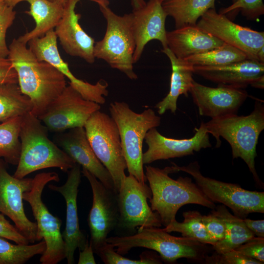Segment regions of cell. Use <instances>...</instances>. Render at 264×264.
Segmentation results:
<instances>
[{
  "instance_id": "6da1fadb",
  "label": "cell",
  "mask_w": 264,
  "mask_h": 264,
  "mask_svg": "<svg viewBox=\"0 0 264 264\" xmlns=\"http://www.w3.org/2000/svg\"><path fill=\"white\" fill-rule=\"evenodd\" d=\"M8 48L7 58L16 71L18 84L32 103L31 113L39 118L66 87V78L50 64L37 59L18 38Z\"/></svg>"
},
{
  "instance_id": "7a4b0ae2",
  "label": "cell",
  "mask_w": 264,
  "mask_h": 264,
  "mask_svg": "<svg viewBox=\"0 0 264 264\" xmlns=\"http://www.w3.org/2000/svg\"><path fill=\"white\" fill-rule=\"evenodd\" d=\"M145 169L152 192L151 208L158 213L164 227L176 220L178 210L184 205L198 204L212 210L215 208V203L206 197L191 178L179 176L174 179L169 176L177 173L173 165L163 169L148 165Z\"/></svg>"
},
{
  "instance_id": "3957f363",
  "label": "cell",
  "mask_w": 264,
  "mask_h": 264,
  "mask_svg": "<svg viewBox=\"0 0 264 264\" xmlns=\"http://www.w3.org/2000/svg\"><path fill=\"white\" fill-rule=\"evenodd\" d=\"M205 125L208 133L215 138L216 147L221 144L220 137L225 139L231 146L233 158H242L258 186L263 187L255 169V159L259 137L264 129V102L256 100L249 115H226L212 118Z\"/></svg>"
},
{
  "instance_id": "277c9868",
  "label": "cell",
  "mask_w": 264,
  "mask_h": 264,
  "mask_svg": "<svg viewBox=\"0 0 264 264\" xmlns=\"http://www.w3.org/2000/svg\"><path fill=\"white\" fill-rule=\"evenodd\" d=\"M47 131L31 112L22 117L21 151L14 177L22 178L32 172L49 168L67 173L76 163L48 138Z\"/></svg>"
},
{
  "instance_id": "5b68a950",
  "label": "cell",
  "mask_w": 264,
  "mask_h": 264,
  "mask_svg": "<svg viewBox=\"0 0 264 264\" xmlns=\"http://www.w3.org/2000/svg\"><path fill=\"white\" fill-rule=\"evenodd\" d=\"M98 5L107 22L103 39L95 43V58L106 62L131 80L137 79L133 70V56L135 47L132 14L120 16L109 7L107 0H93Z\"/></svg>"
},
{
  "instance_id": "8992f818",
  "label": "cell",
  "mask_w": 264,
  "mask_h": 264,
  "mask_svg": "<svg viewBox=\"0 0 264 264\" xmlns=\"http://www.w3.org/2000/svg\"><path fill=\"white\" fill-rule=\"evenodd\" d=\"M107 242L116 247V252L121 255L134 247L154 250L168 263L181 258L203 262L208 251L207 244L188 237L172 236L159 227L138 228L131 235L108 237Z\"/></svg>"
},
{
  "instance_id": "52a82bcc",
  "label": "cell",
  "mask_w": 264,
  "mask_h": 264,
  "mask_svg": "<svg viewBox=\"0 0 264 264\" xmlns=\"http://www.w3.org/2000/svg\"><path fill=\"white\" fill-rule=\"evenodd\" d=\"M109 111L118 127L129 174L145 184L147 179L143 163V141L149 130L160 125L161 118L151 109L136 113L124 102L111 103Z\"/></svg>"
},
{
  "instance_id": "ba28073f",
  "label": "cell",
  "mask_w": 264,
  "mask_h": 264,
  "mask_svg": "<svg viewBox=\"0 0 264 264\" xmlns=\"http://www.w3.org/2000/svg\"><path fill=\"white\" fill-rule=\"evenodd\" d=\"M59 180L58 175L55 172L38 174L33 178L31 190L23 194V199L30 205L36 220L37 242L43 240L46 244V249L40 259L41 264H57L66 258L61 232L62 221L49 212L42 198L45 185L51 181Z\"/></svg>"
},
{
  "instance_id": "9c48e42d",
  "label": "cell",
  "mask_w": 264,
  "mask_h": 264,
  "mask_svg": "<svg viewBox=\"0 0 264 264\" xmlns=\"http://www.w3.org/2000/svg\"><path fill=\"white\" fill-rule=\"evenodd\" d=\"M172 163L177 172L182 171L191 175L209 200L229 208L235 216L244 219L250 213H264V192L245 190L237 184L206 177L201 174L197 161L183 166Z\"/></svg>"
},
{
  "instance_id": "30bf717a",
  "label": "cell",
  "mask_w": 264,
  "mask_h": 264,
  "mask_svg": "<svg viewBox=\"0 0 264 264\" xmlns=\"http://www.w3.org/2000/svg\"><path fill=\"white\" fill-rule=\"evenodd\" d=\"M84 128L95 155L110 173L118 193L126 176L124 156L118 127L112 117L98 110L86 123Z\"/></svg>"
},
{
  "instance_id": "8fae6325",
  "label": "cell",
  "mask_w": 264,
  "mask_h": 264,
  "mask_svg": "<svg viewBox=\"0 0 264 264\" xmlns=\"http://www.w3.org/2000/svg\"><path fill=\"white\" fill-rule=\"evenodd\" d=\"M117 198L119 217L115 230L128 236L135 234L136 228L162 225L159 214L153 211L148 203V199L152 198L150 187L140 183L132 175L125 176Z\"/></svg>"
},
{
  "instance_id": "7c38bea8",
  "label": "cell",
  "mask_w": 264,
  "mask_h": 264,
  "mask_svg": "<svg viewBox=\"0 0 264 264\" xmlns=\"http://www.w3.org/2000/svg\"><path fill=\"white\" fill-rule=\"evenodd\" d=\"M92 192V204L88 218L89 242L95 254L107 243L109 234L117 228L119 217L117 193L108 188L93 175L82 168Z\"/></svg>"
},
{
  "instance_id": "4fadbf2b",
  "label": "cell",
  "mask_w": 264,
  "mask_h": 264,
  "mask_svg": "<svg viewBox=\"0 0 264 264\" xmlns=\"http://www.w3.org/2000/svg\"><path fill=\"white\" fill-rule=\"evenodd\" d=\"M100 105L85 99L69 84L38 118L48 130L56 132L84 127Z\"/></svg>"
},
{
  "instance_id": "5bb4252c",
  "label": "cell",
  "mask_w": 264,
  "mask_h": 264,
  "mask_svg": "<svg viewBox=\"0 0 264 264\" xmlns=\"http://www.w3.org/2000/svg\"><path fill=\"white\" fill-rule=\"evenodd\" d=\"M200 18L196 24L199 28L257 60V52L264 46V32L236 24L215 8L208 10Z\"/></svg>"
},
{
  "instance_id": "9a60e30c",
  "label": "cell",
  "mask_w": 264,
  "mask_h": 264,
  "mask_svg": "<svg viewBox=\"0 0 264 264\" xmlns=\"http://www.w3.org/2000/svg\"><path fill=\"white\" fill-rule=\"evenodd\" d=\"M33 178H18L10 175L0 159V213L9 218L30 243L37 242V226L26 217L23 194L31 190Z\"/></svg>"
},
{
  "instance_id": "2e32d148",
  "label": "cell",
  "mask_w": 264,
  "mask_h": 264,
  "mask_svg": "<svg viewBox=\"0 0 264 264\" xmlns=\"http://www.w3.org/2000/svg\"><path fill=\"white\" fill-rule=\"evenodd\" d=\"M29 48L40 61H45L58 69L69 80V84L86 99L100 105L106 102L104 96H107L108 84L100 80L95 84H91L77 78L70 70L68 64L60 55L57 38L54 29L47 32L43 37L30 40Z\"/></svg>"
},
{
  "instance_id": "e0dca14e",
  "label": "cell",
  "mask_w": 264,
  "mask_h": 264,
  "mask_svg": "<svg viewBox=\"0 0 264 264\" xmlns=\"http://www.w3.org/2000/svg\"><path fill=\"white\" fill-rule=\"evenodd\" d=\"M81 166L75 163L67 173L66 182L62 185L49 184L48 188L61 194L66 204V226L62 234L65 243V259L68 264H73L77 248L82 250L88 240L80 229L77 210L78 188L81 181Z\"/></svg>"
},
{
  "instance_id": "ac0fdd59",
  "label": "cell",
  "mask_w": 264,
  "mask_h": 264,
  "mask_svg": "<svg viewBox=\"0 0 264 264\" xmlns=\"http://www.w3.org/2000/svg\"><path fill=\"white\" fill-rule=\"evenodd\" d=\"M195 130L196 133L192 137L182 139L166 137L156 128L149 130L144 139L148 149L143 154V164L193 154L195 152L211 147L205 123L202 122L199 127Z\"/></svg>"
},
{
  "instance_id": "d6986e66",
  "label": "cell",
  "mask_w": 264,
  "mask_h": 264,
  "mask_svg": "<svg viewBox=\"0 0 264 264\" xmlns=\"http://www.w3.org/2000/svg\"><path fill=\"white\" fill-rule=\"evenodd\" d=\"M189 92L199 114L212 118L237 114L248 97L246 90L224 86L212 88L193 81Z\"/></svg>"
},
{
  "instance_id": "ffe728a7",
  "label": "cell",
  "mask_w": 264,
  "mask_h": 264,
  "mask_svg": "<svg viewBox=\"0 0 264 264\" xmlns=\"http://www.w3.org/2000/svg\"><path fill=\"white\" fill-rule=\"evenodd\" d=\"M80 0H66L62 17L54 30L66 53L92 64L95 60L93 53L95 42L79 22L81 15L76 13L75 8Z\"/></svg>"
},
{
  "instance_id": "44dd1931",
  "label": "cell",
  "mask_w": 264,
  "mask_h": 264,
  "mask_svg": "<svg viewBox=\"0 0 264 264\" xmlns=\"http://www.w3.org/2000/svg\"><path fill=\"white\" fill-rule=\"evenodd\" d=\"M132 26L135 47L134 64L140 59L146 44L152 40L160 42L163 48L167 47L165 21L167 17L162 3L149 0L142 7L132 9Z\"/></svg>"
},
{
  "instance_id": "7402d4cb",
  "label": "cell",
  "mask_w": 264,
  "mask_h": 264,
  "mask_svg": "<svg viewBox=\"0 0 264 264\" xmlns=\"http://www.w3.org/2000/svg\"><path fill=\"white\" fill-rule=\"evenodd\" d=\"M58 139L61 149L75 163L93 175L106 187L114 190L112 176L93 152L84 127L69 129L62 133Z\"/></svg>"
},
{
  "instance_id": "603a6c76",
  "label": "cell",
  "mask_w": 264,
  "mask_h": 264,
  "mask_svg": "<svg viewBox=\"0 0 264 264\" xmlns=\"http://www.w3.org/2000/svg\"><path fill=\"white\" fill-rule=\"evenodd\" d=\"M193 69L194 73L218 85L242 89L264 75V64L250 59L221 66H195Z\"/></svg>"
},
{
  "instance_id": "cb8c5ba5",
  "label": "cell",
  "mask_w": 264,
  "mask_h": 264,
  "mask_svg": "<svg viewBox=\"0 0 264 264\" xmlns=\"http://www.w3.org/2000/svg\"><path fill=\"white\" fill-rule=\"evenodd\" d=\"M166 38L167 47L177 58L182 59L209 51L224 43L196 25L167 31Z\"/></svg>"
},
{
  "instance_id": "d4e9b609",
  "label": "cell",
  "mask_w": 264,
  "mask_h": 264,
  "mask_svg": "<svg viewBox=\"0 0 264 264\" xmlns=\"http://www.w3.org/2000/svg\"><path fill=\"white\" fill-rule=\"evenodd\" d=\"M5 1L13 7L23 1L29 4L30 10L25 13L33 18L35 26L18 38L26 44L32 39L43 37L47 32L55 28L62 17L65 4L49 0H5Z\"/></svg>"
},
{
  "instance_id": "484cf974",
  "label": "cell",
  "mask_w": 264,
  "mask_h": 264,
  "mask_svg": "<svg viewBox=\"0 0 264 264\" xmlns=\"http://www.w3.org/2000/svg\"><path fill=\"white\" fill-rule=\"evenodd\" d=\"M162 52L167 56L171 64L170 88L167 95L155 105V108L159 114L168 110L175 113L178 97L182 94L188 96L194 80L193 66L185 60L177 58L168 47L163 48Z\"/></svg>"
},
{
  "instance_id": "4316f807",
  "label": "cell",
  "mask_w": 264,
  "mask_h": 264,
  "mask_svg": "<svg viewBox=\"0 0 264 264\" xmlns=\"http://www.w3.org/2000/svg\"><path fill=\"white\" fill-rule=\"evenodd\" d=\"M212 212L221 218L225 226L223 239L212 246L215 252L222 253L235 249L255 236L243 219L232 215L224 205L216 206Z\"/></svg>"
},
{
  "instance_id": "83f0119b",
  "label": "cell",
  "mask_w": 264,
  "mask_h": 264,
  "mask_svg": "<svg viewBox=\"0 0 264 264\" xmlns=\"http://www.w3.org/2000/svg\"><path fill=\"white\" fill-rule=\"evenodd\" d=\"M162 6L167 16L174 19L176 28H178L196 25L205 13L215 8V0H165Z\"/></svg>"
},
{
  "instance_id": "f1b7e54d",
  "label": "cell",
  "mask_w": 264,
  "mask_h": 264,
  "mask_svg": "<svg viewBox=\"0 0 264 264\" xmlns=\"http://www.w3.org/2000/svg\"><path fill=\"white\" fill-rule=\"evenodd\" d=\"M32 109L30 98L22 92L18 83L0 84V122L22 116Z\"/></svg>"
},
{
  "instance_id": "f546056e",
  "label": "cell",
  "mask_w": 264,
  "mask_h": 264,
  "mask_svg": "<svg viewBox=\"0 0 264 264\" xmlns=\"http://www.w3.org/2000/svg\"><path fill=\"white\" fill-rule=\"evenodd\" d=\"M22 117L17 116L0 124V159L17 165L21 154L20 131Z\"/></svg>"
},
{
  "instance_id": "4dcf8cb0",
  "label": "cell",
  "mask_w": 264,
  "mask_h": 264,
  "mask_svg": "<svg viewBox=\"0 0 264 264\" xmlns=\"http://www.w3.org/2000/svg\"><path fill=\"white\" fill-rule=\"evenodd\" d=\"M247 59H249L248 56L242 51L224 43L216 48L183 59L192 66H217Z\"/></svg>"
},
{
  "instance_id": "1f68e13d",
  "label": "cell",
  "mask_w": 264,
  "mask_h": 264,
  "mask_svg": "<svg viewBox=\"0 0 264 264\" xmlns=\"http://www.w3.org/2000/svg\"><path fill=\"white\" fill-rule=\"evenodd\" d=\"M182 222L176 220L162 228L168 232H179L182 237L195 239L201 243L214 245L216 242L210 237L202 222V215L198 211H187L183 213Z\"/></svg>"
},
{
  "instance_id": "d6a6232c",
  "label": "cell",
  "mask_w": 264,
  "mask_h": 264,
  "mask_svg": "<svg viewBox=\"0 0 264 264\" xmlns=\"http://www.w3.org/2000/svg\"><path fill=\"white\" fill-rule=\"evenodd\" d=\"M46 249L44 240L33 244H13L0 237V264H23Z\"/></svg>"
},
{
  "instance_id": "836d02e7",
  "label": "cell",
  "mask_w": 264,
  "mask_h": 264,
  "mask_svg": "<svg viewBox=\"0 0 264 264\" xmlns=\"http://www.w3.org/2000/svg\"><path fill=\"white\" fill-rule=\"evenodd\" d=\"M110 243H107L96 254L105 264H162L160 256L152 251H145L140 255V259L132 260L118 253Z\"/></svg>"
},
{
  "instance_id": "e575fe53",
  "label": "cell",
  "mask_w": 264,
  "mask_h": 264,
  "mask_svg": "<svg viewBox=\"0 0 264 264\" xmlns=\"http://www.w3.org/2000/svg\"><path fill=\"white\" fill-rule=\"evenodd\" d=\"M236 11L241 12L248 20H255L264 15V4L263 0H237L228 7L221 9L220 13L226 15Z\"/></svg>"
},
{
  "instance_id": "d590c367",
  "label": "cell",
  "mask_w": 264,
  "mask_h": 264,
  "mask_svg": "<svg viewBox=\"0 0 264 264\" xmlns=\"http://www.w3.org/2000/svg\"><path fill=\"white\" fill-rule=\"evenodd\" d=\"M208 264H263L233 249L222 253L215 251L212 255L205 256L203 262Z\"/></svg>"
},
{
  "instance_id": "8d00e7d4",
  "label": "cell",
  "mask_w": 264,
  "mask_h": 264,
  "mask_svg": "<svg viewBox=\"0 0 264 264\" xmlns=\"http://www.w3.org/2000/svg\"><path fill=\"white\" fill-rule=\"evenodd\" d=\"M14 8L6 1L0 7V58H6L9 54L6 35L15 19L16 13Z\"/></svg>"
},
{
  "instance_id": "74e56055",
  "label": "cell",
  "mask_w": 264,
  "mask_h": 264,
  "mask_svg": "<svg viewBox=\"0 0 264 264\" xmlns=\"http://www.w3.org/2000/svg\"><path fill=\"white\" fill-rule=\"evenodd\" d=\"M235 250L245 256L264 263V238L254 236Z\"/></svg>"
},
{
  "instance_id": "f35d334b",
  "label": "cell",
  "mask_w": 264,
  "mask_h": 264,
  "mask_svg": "<svg viewBox=\"0 0 264 264\" xmlns=\"http://www.w3.org/2000/svg\"><path fill=\"white\" fill-rule=\"evenodd\" d=\"M202 220L207 233L215 242L223 239L225 226L221 218L211 212L202 216Z\"/></svg>"
},
{
  "instance_id": "ab89813d",
  "label": "cell",
  "mask_w": 264,
  "mask_h": 264,
  "mask_svg": "<svg viewBox=\"0 0 264 264\" xmlns=\"http://www.w3.org/2000/svg\"><path fill=\"white\" fill-rule=\"evenodd\" d=\"M0 237L13 241L17 244H29L28 240L18 231L15 226L7 220L0 213Z\"/></svg>"
},
{
  "instance_id": "60d3db41",
  "label": "cell",
  "mask_w": 264,
  "mask_h": 264,
  "mask_svg": "<svg viewBox=\"0 0 264 264\" xmlns=\"http://www.w3.org/2000/svg\"><path fill=\"white\" fill-rule=\"evenodd\" d=\"M18 75L9 60L0 58V84L18 83Z\"/></svg>"
},
{
  "instance_id": "b9f144b4",
  "label": "cell",
  "mask_w": 264,
  "mask_h": 264,
  "mask_svg": "<svg viewBox=\"0 0 264 264\" xmlns=\"http://www.w3.org/2000/svg\"><path fill=\"white\" fill-rule=\"evenodd\" d=\"M243 221L250 231L256 237L264 238V220H253L246 218Z\"/></svg>"
},
{
  "instance_id": "7bdbcfd3",
  "label": "cell",
  "mask_w": 264,
  "mask_h": 264,
  "mask_svg": "<svg viewBox=\"0 0 264 264\" xmlns=\"http://www.w3.org/2000/svg\"><path fill=\"white\" fill-rule=\"evenodd\" d=\"M93 251L88 241L84 248L80 251L78 264H95L96 262L93 256Z\"/></svg>"
},
{
  "instance_id": "ee69618b",
  "label": "cell",
  "mask_w": 264,
  "mask_h": 264,
  "mask_svg": "<svg viewBox=\"0 0 264 264\" xmlns=\"http://www.w3.org/2000/svg\"><path fill=\"white\" fill-rule=\"evenodd\" d=\"M250 85L256 88L263 89L264 87V75L255 81Z\"/></svg>"
},
{
  "instance_id": "f6af8a7d",
  "label": "cell",
  "mask_w": 264,
  "mask_h": 264,
  "mask_svg": "<svg viewBox=\"0 0 264 264\" xmlns=\"http://www.w3.org/2000/svg\"><path fill=\"white\" fill-rule=\"evenodd\" d=\"M146 2L145 0H131V4L132 9H137L143 6Z\"/></svg>"
},
{
  "instance_id": "bcb514c9",
  "label": "cell",
  "mask_w": 264,
  "mask_h": 264,
  "mask_svg": "<svg viewBox=\"0 0 264 264\" xmlns=\"http://www.w3.org/2000/svg\"><path fill=\"white\" fill-rule=\"evenodd\" d=\"M264 46L262 47L256 55L257 60L262 63L264 64Z\"/></svg>"
},
{
  "instance_id": "7dc6e473",
  "label": "cell",
  "mask_w": 264,
  "mask_h": 264,
  "mask_svg": "<svg viewBox=\"0 0 264 264\" xmlns=\"http://www.w3.org/2000/svg\"><path fill=\"white\" fill-rule=\"evenodd\" d=\"M50 0L51 1H53V2L57 1H60V2H63L64 3H65L66 1V0Z\"/></svg>"
},
{
  "instance_id": "c3c4849f",
  "label": "cell",
  "mask_w": 264,
  "mask_h": 264,
  "mask_svg": "<svg viewBox=\"0 0 264 264\" xmlns=\"http://www.w3.org/2000/svg\"><path fill=\"white\" fill-rule=\"evenodd\" d=\"M5 2V0H0V7Z\"/></svg>"
},
{
  "instance_id": "681fc988",
  "label": "cell",
  "mask_w": 264,
  "mask_h": 264,
  "mask_svg": "<svg viewBox=\"0 0 264 264\" xmlns=\"http://www.w3.org/2000/svg\"><path fill=\"white\" fill-rule=\"evenodd\" d=\"M157 0L162 3L165 0Z\"/></svg>"
},
{
  "instance_id": "f907efd6",
  "label": "cell",
  "mask_w": 264,
  "mask_h": 264,
  "mask_svg": "<svg viewBox=\"0 0 264 264\" xmlns=\"http://www.w3.org/2000/svg\"><path fill=\"white\" fill-rule=\"evenodd\" d=\"M237 0H233V2L236 1Z\"/></svg>"
}]
</instances>
